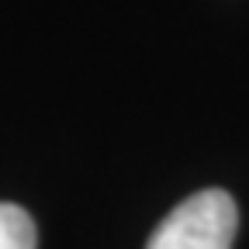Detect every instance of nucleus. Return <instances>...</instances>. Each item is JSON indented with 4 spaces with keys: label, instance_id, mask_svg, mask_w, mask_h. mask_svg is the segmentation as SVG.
Returning a JSON list of instances; mask_svg holds the SVG:
<instances>
[{
    "label": "nucleus",
    "instance_id": "1",
    "mask_svg": "<svg viewBox=\"0 0 249 249\" xmlns=\"http://www.w3.org/2000/svg\"><path fill=\"white\" fill-rule=\"evenodd\" d=\"M235 225V201L225 191H201L163 218L145 249H232Z\"/></svg>",
    "mask_w": 249,
    "mask_h": 249
},
{
    "label": "nucleus",
    "instance_id": "2",
    "mask_svg": "<svg viewBox=\"0 0 249 249\" xmlns=\"http://www.w3.org/2000/svg\"><path fill=\"white\" fill-rule=\"evenodd\" d=\"M0 249H35V222L18 204H0Z\"/></svg>",
    "mask_w": 249,
    "mask_h": 249
}]
</instances>
